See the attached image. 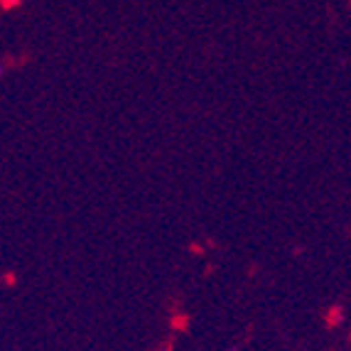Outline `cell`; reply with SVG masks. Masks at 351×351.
<instances>
[{
	"instance_id": "cell-1",
	"label": "cell",
	"mask_w": 351,
	"mask_h": 351,
	"mask_svg": "<svg viewBox=\"0 0 351 351\" xmlns=\"http://www.w3.org/2000/svg\"><path fill=\"white\" fill-rule=\"evenodd\" d=\"M18 3H20V0H3V5H5V8H12V5H18Z\"/></svg>"
}]
</instances>
